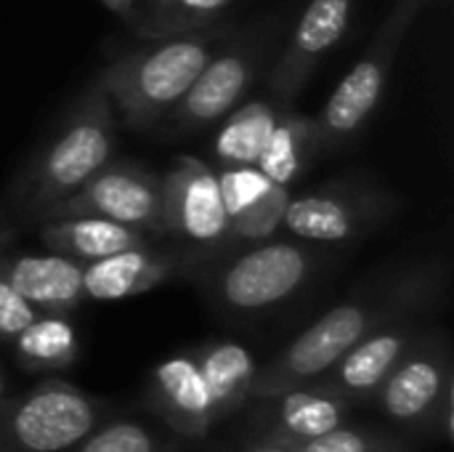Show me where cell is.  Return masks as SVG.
<instances>
[{
    "instance_id": "1",
    "label": "cell",
    "mask_w": 454,
    "mask_h": 452,
    "mask_svg": "<svg viewBox=\"0 0 454 452\" xmlns=\"http://www.w3.org/2000/svg\"><path fill=\"white\" fill-rule=\"evenodd\" d=\"M447 280L450 264L434 258L407 266L391 274V280L372 282L370 288L330 306L319 320L282 346L274 360L258 368L250 402L322 378L351 346L394 320L431 317L444 298Z\"/></svg>"
},
{
    "instance_id": "2",
    "label": "cell",
    "mask_w": 454,
    "mask_h": 452,
    "mask_svg": "<svg viewBox=\"0 0 454 452\" xmlns=\"http://www.w3.org/2000/svg\"><path fill=\"white\" fill-rule=\"evenodd\" d=\"M218 37L221 29L207 24L144 40L112 59L98 80L122 125L146 131L162 123L215 53Z\"/></svg>"
},
{
    "instance_id": "3",
    "label": "cell",
    "mask_w": 454,
    "mask_h": 452,
    "mask_svg": "<svg viewBox=\"0 0 454 452\" xmlns=\"http://www.w3.org/2000/svg\"><path fill=\"white\" fill-rule=\"evenodd\" d=\"M117 120L98 75L72 101L56 131L37 149L19 181V208L27 218H48L101 165L114 157Z\"/></svg>"
},
{
    "instance_id": "4",
    "label": "cell",
    "mask_w": 454,
    "mask_h": 452,
    "mask_svg": "<svg viewBox=\"0 0 454 452\" xmlns=\"http://www.w3.org/2000/svg\"><path fill=\"white\" fill-rule=\"evenodd\" d=\"M322 264L325 248L295 237H271L210 261L194 280L221 314L263 317L298 298L317 280Z\"/></svg>"
},
{
    "instance_id": "5",
    "label": "cell",
    "mask_w": 454,
    "mask_h": 452,
    "mask_svg": "<svg viewBox=\"0 0 454 452\" xmlns=\"http://www.w3.org/2000/svg\"><path fill=\"white\" fill-rule=\"evenodd\" d=\"M112 405L64 378H43L0 405V452H72Z\"/></svg>"
},
{
    "instance_id": "6",
    "label": "cell",
    "mask_w": 454,
    "mask_h": 452,
    "mask_svg": "<svg viewBox=\"0 0 454 452\" xmlns=\"http://www.w3.org/2000/svg\"><path fill=\"white\" fill-rule=\"evenodd\" d=\"M426 0H396L391 16L375 32L367 51L356 59L351 72H346L333 96L325 101L322 112L314 117L319 133V155L340 149L372 120L391 77L399 45Z\"/></svg>"
},
{
    "instance_id": "7",
    "label": "cell",
    "mask_w": 454,
    "mask_h": 452,
    "mask_svg": "<svg viewBox=\"0 0 454 452\" xmlns=\"http://www.w3.org/2000/svg\"><path fill=\"white\" fill-rule=\"evenodd\" d=\"M454 392L452 341L428 325L375 394L372 408L404 437H428L442 400Z\"/></svg>"
},
{
    "instance_id": "8",
    "label": "cell",
    "mask_w": 454,
    "mask_h": 452,
    "mask_svg": "<svg viewBox=\"0 0 454 452\" xmlns=\"http://www.w3.org/2000/svg\"><path fill=\"white\" fill-rule=\"evenodd\" d=\"M399 208L396 194L354 181H338L290 197L282 229L309 245L330 248L367 237Z\"/></svg>"
},
{
    "instance_id": "9",
    "label": "cell",
    "mask_w": 454,
    "mask_h": 452,
    "mask_svg": "<svg viewBox=\"0 0 454 452\" xmlns=\"http://www.w3.org/2000/svg\"><path fill=\"white\" fill-rule=\"evenodd\" d=\"M56 216H96L138 229L149 237L165 234L162 176H154L133 160L112 157L48 218Z\"/></svg>"
},
{
    "instance_id": "10",
    "label": "cell",
    "mask_w": 454,
    "mask_h": 452,
    "mask_svg": "<svg viewBox=\"0 0 454 452\" xmlns=\"http://www.w3.org/2000/svg\"><path fill=\"white\" fill-rule=\"evenodd\" d=\"M162 221L165 234L210 250L215 258L223 256L229 232V216L223 208L218 173L210 163L181 155L162 173Z\"/></svg>"
},
{
    "instance_id": "11",
    "label": "cell",
    "mask_w": 454,
    "mask_h": 452,
    "mask_svg": "<svg viewBox=\"0 0 454 452\" xmlns=\"http://www.w3.org/2000/svg\"><path fill=\"white\" fill-rule=\"evenodd\" d=\"M141 410L189 448L207 445L218 429L213 397L192 349L176 352L149 370Z\"/></svg>"
},
{
    "instance_id": "12",
    "label": "cell",
    "mask_w": 454,
    "mask_h": 452,
    "mask_svg": "<svg viewBox=\"0 0 454 452\" xmlns=\"http://www.w3.org/2000/svg\"><path fill=\"white\" fill-rule=\"evenodd\" d=\"M354 410L356 408L343 394L317 378L279 394L253 400L242 437L298 448L351 421Z\"/></svg>"
},
{
    "instance_id": "13",
    "label": "cell",
    "mask_w": 454,
    "mask_h": 452,
    "mask_svg": "<svg viewBox=\"0 0 454 452\" xmlns=\"http://www.w3.org/2000/svg\"><path fill=\"white\" fill-rule=\"evenodd\" d=\"M215 256L200 248H152L149 242L120 250L82 269L85 301H125L144 296L176 277H197Z\"/></svg>"
},
{
    "instance_id": "14",
    "label": "cell",
    "mask_w": 454,
    "mask_h": 452,
    "mask_svg": "<svg viewBox=\"0 0 454 452\" xmlns=\"http://www.w3.org/2000/svg\"><path fill=\"white\" fill-rule=\"evenodd\" d=\"M263 40H239L237 45L215 51L165 120L184 133L221 123L250 91L263 59Z\"/></svg>"
},
{
    "instance_id": "15",
    "label": "cell",
    "mask_w": 454,
    "mask_h": 452,
    "mask_svg": "<svg viewBox=\"0 0 454 452\" xmlns=\"http://www.w3.org/2000/svg\"><path fill=\"white\" fill-rule=\"evenodd\" d=\"M431 317H404L394 320L356 346H351L325 376L322 381L343 394L354 408H372L378 389L412 349V344L426 333Z\"/></svg>"
},
{
    "instance_id": "16",
    "label": "cell",
    "mask_w": 454,
    "mask_h": 452,
    "mask_svg": "<svg viewBox=\"0 0 454 452\" xmlns=\"http://www.w3.org/2000/svg\"><path fill=\"white\" fill-rule=\"evenodd\" d=\"M354 0H311L269 75V88L277 101H293L309 83L319 61L340 43L348 29Z\"/></svg>"
},
{
    "instance_id": "17",
    "label": "cell",
    "mask_w": 454,
    "mask_h": 452,
    "mask_svg": "<svg viewBox=\"0 0 454 452\" xmlns=\"http://www.w3.org/2000/svg\"><path fill=\"white\" fill-rule=\"evenodd\" d=\"M82 269V264L53 250L0 253V277L43 314H72L85 301Z\"/></svg>"
},
{
    "instance_id": "18",
    "label": "cell",
    "mask_w": 454,
    "mask_h": 452,
    "mask_svg": "<svg viewBox=\"0 0 454 452\" xmlns=\"http://www.w3.org/2000/svg\"><path fill=\"white\" fill-rule=\"evenodd\" d=\"M192 352L210 389L215 418L221 426L250 405L253 384L261 365L245 344L231 338H210Z\"/></svg>"
},
{
    "instance_id": "19",
    "label": "cell",
    "mask_w": 454,
    "mask_h": 452,
    "mask_svg": "<svg viewBox=\"0 0 454 452\" xmlns=\"http://www.w3.org/2000/svg\"><path fill=\"white\" fill-rule=\"evenodd\" d=\"M40 242L45 245V250L61 253L88 266L120 250L149 242V234L96 216H56L43 221Z\"/></svg>"
},
{
    "instance_id": "20",
    "label": "cell",
    "mask_w": 454,
    "mask_h": 452,
    "mask_svg": "<svg viewBox=\"0 0 454 452\" xmlns=\"http://www.w3.org/2000/svg\"><path fill=\"white\" fill-rule=\"evenodd\" d=\"M13 357L24 373H61L80 360V336L69 314H37L16 338Z\"/></svg>"
},
{
    "instance_id": "21",
    "label": "cell",
    "mask_w": 454,
    "mask_h": 452,
    "mask_svg": "<svg viewBox=\"0 0 454 452\" xmlns=\"http://www.w3.org/2000/svg\"><path fill=\"white\" fill-rule=\"evenodd\" d=\"M282 101H247L234 107L223 120L213 139V157L218 165H258L261 152L282 115Z\"/></svg>"
},
{
    "instance_id": "22",
    "label": "cell",
    "mask_w": 454,
    "mask_h": 452,
    "mask_svg": "<svg viewBox=\"0 0 454 452\" xmlns=\"http://www.w3.org/2000/svg\"><path fill=\"white\" fill-rule=\"evenodd\" d=\"M317 155H319L317 120L285 107L266 141V149L261 152L258 168L274 184L290 186Z\"/></svg>"
},
{
    "instance_id": "23",
    "label": "cell",
    "mask_w": 454,
    "mask_h": 452,
    "mask_svg": "<svg viewBox=\"0 0 454 452\" xmlns=\"http://www.w3.org/2000/svg\"><path fill=\"white\" fill-rule=\"evenodd\" d=\"M72 452H210L189 448L154 418L109 416Z\"/></svg>"
},
{
    "instance_id": "24",
    "label": "cell",
    "mask_w": 454,
    "mask_h": 452,
    "mask_svg": "<svg viewBox=\"0 0 454 452\" xmlns=\"http://www.w3.org/2000/svg\"><path fill=\"white\" fill-rule=\"evenodd\" d=\"M234 0H154L136 11L130 27L141 40L165 37L197 27H207Z\"/></svg>"
},
{
    "instance_id": "25",
    "label": "cell",
    "mask_w": 454,
    "mask_h": 452,
    "mask_svg": "<svg viewBox=\"0 0 454 452\" xmlns=\"http://www.w3.org/2000/svg\"><path fill=\"white\" fill-rule=\"evenodd\" d=\"M290 197H293L290 186L274 184L258 202H253L239 216H234L229 221L223 253L231 250L234 245H255V242L277 237V232L282 229V218H285Z\"/></svg>"
},
{
    "instance_id": "26",
    "label": "cell",
    "mask_w": 454,
    "mask_h": 452,
    "mask_svg": "<svg viewBox=\"0 0 454 452\" xmlns=\"http://www.w3.org/2000/svg\"><path fill=\"white\" fill-rule=\"evenodd\" d=\"M298 452H415L410 437L399 434L396 429L386 426H367V424H340L338 429L303 442L295 448Z\"/></svg>"
},
{
    "instance_id": "27",
    "label": "cell",
    "mask_w": 454,
    "mask_h": 452,
    "mask_svg": "<svg viewBox=\"0 0 454 452\" xmlns=\"http://www.w3.org/2000/svg\"><path fill=\"white\" fill-rule=\"evenodd\" d=\"M215 173L229 221L253 202H258L274 186V181L266 178L258 165H218Z\"/></svg>"
},
{
    "instance_id": "28",
    "label": "cell",
    "mask_w": 454,
    "mask_h": 452,
    "mask_svg": "<svg viewBox=\"0 0 454 452\" xmlns=\"http://www.w3.org/2000/svg\"><path fill=\"white\" fill-rule=\"evenodd\" d=\"M40 312L8 282L0 277V341L13 344V338L37 317Z\"/></svg>"
},
{
    "instance_id": "29",
    "label": "cell",
    "mask_w": 454,
    "mask_h": 452,
    "mask_svg": "<svg viewBox=\"0 0 454 452\" xmlns=\"http://www.w3.org/2000/svg\"><path fill=\"white\" fill-rule=\"evenodd\" d=\"M226 452H298L295 448H290V445H279V442H263V440H247V437H242V440H237L231 448Z\"/></svg>"
},
{
    "instance_id": "30",
    "label": "cell",
    "mask_w": 454,
    "mask_h": 452,
    "mask_svg": "<svg viewBox=\"0 0 454 452\" xmlns=\"http://www.w3.org/2000/svg\"><path fill=\"white\" fill-rule=\"evenodd\" d=\"M112 13H117L120 19H125L128 24L133 21L136 11H138V0H101Z\"/></svg>"
},
{
    "instance_id": "31",
    "label": "cell",
    "mask_w": 454,
    "mask_h": 452,
    "mask_svg": "<svg viewBox=\"0 0 454 452\" xmlns=\"http://www.w3.org/2000/svg\"><path fill=\"white\" fill-rule=\"evenodd\" d=\"M8 397H11V392H8V381H5V376H3V370H0V405H3Z\"/></svg>"
},
{
    "instance_id": "32",
    "label": "cell",
    "mask_w": 454,
    "mask_h": 452,
    "mask_svg": "<svg viewBox=\"0 0 454 452\" xmlns=\"http://www.w3.org/2000/svg\"><path fill=\"white\" fill-rule=\"evenodd\" d=\"M149 3H154V0H138V8H144V5H149Z\"/></svg>"
},
{
    "instance_id": "33",
    "label": "cell",
    "mask_w": 454,
    "mask_h": 452,
    "mask_svg": "<svg viewBox=\"0 0 454 452\" xmlns=\"http://www.w3.org/2000/svg\"><path fill=\"white\" fill-rule=\"evenodd\" d=\"M426 3H431V0H426Z\"/></svg>"
}]
</instances>
